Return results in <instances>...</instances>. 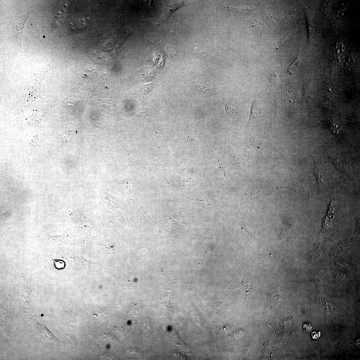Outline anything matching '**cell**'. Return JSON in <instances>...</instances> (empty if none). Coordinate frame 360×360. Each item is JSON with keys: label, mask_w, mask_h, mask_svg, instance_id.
I'll list each match as a JSON object with an SVG mask.
<instances>
[{"label": "cell", "mask_w": 360, "mask_h": 360, "mask_svg": "<svg viewBox=\"0 0 360 360\" xmlns=\"http://www.w3.org/2000/svg\"><path fill=\"white\" fill-rule=\"evenodd\" d=\"M31 13L30 11L18 16L10 23V37L14 43L19 47L23 41L26 23Z\"/></svg>", "instance_id": "6da1fadb"}, {"label": "cell", "mask_w": 360, "mask_h": 360, "mask_svg": "<svg viewBox=\"0 0 360 360\" xmlns=\"http://www.w3.org/2000/svg\"><path fill=\"white\" fill-rule=\"evenodd\" d=\"M79 321L77 314L71 313L66 314L62 322L66 335L71 338L75 346L77 343L75 332Z\"/></svg>", "instance_id": "7a4b0ae2"}, {"label": "cell", "mask_w": 360, "mask_h": 360, "mask_svg": "<svg viewBox=\"0 0 360 360\" xmlns=\"http://www.w3.org/2000/svg\"><path fill=\"white\" fill-rule=\"evenodd\" d=\"M337 208V203L335 199L332 200L329 206L327 215L323 222V227L326 229L330 228L333 226L332 220L335 217Z\"/></svg>", "instance_id": "3957f363"}, {"label": "cell", "mask_w": 360, "mask_h": 360, "mask_svg": "<svg viewBox=\"0 0 360 360\" xmlns=\"http://www.w3.org/2000/svg\"><path fill=\"white\" fill-rule=\"evenodd\" d=\"M37 328L38 331L39 332V334L41 335V337L47 341L50 342L51 343H60L61 342H63L62 341H60L58 339H57L55 337L52 332L48 330L46 326L44 325H43L38 323L37 322Z\"/></svg>", "instance_id": "277c9868"}, {"label": "cell", "mask_w": 360, "mask_h": 360, "mask_svg": "<svg viewBox=\"0 0 360 360\" xmlns=\"http://www.w3.org/2000/svg\"><path fill=\"white\" fill-rule=\"evenodd\" d=\"M102 196L104 201L112 208H116L120 205L121 202L120 199L112 197L104 191L102 192Z\"/></svg>", "instance_id": "5b68a950"}, {"label": "cell", "mask_w": 360, "mask_h": 360, "mask_svg": "<svg viewBox=\"0 0 360 360\" xmlns=\"http://www.w3.org/2000/svg\"><path fill=\"white\" fill-rule=\"evenodd\" d=\"M253 282H254V280H253L252 276L246 274L242 282L239 285H238L237 287H238L240 286L243 287L246 294L248 292L251 291L250 290L252 288Z\"/></svg>", "instance_id": "8992f818"}, {"label": "cell", "mask_w": 360, "mask_h": 360, "mask_svg": "<svg viewBox=\"0 0 360 360\" xmlns=\"http://www.w3.org/2000/svg\"><path fill=\"white\" fill-rule=\"evenodd\" d=\"M189 83H190V86L192 89L199 93H203L210 88H213L198 84L194 81H190Z\"/></svg>", "instance_id": "52a82bcc"}, {"label": "cell", "mask_w": 360, "mask_h": 360, "mask_svg": "<svg viewBox=\"0 0 360 360\" xmlns=\"http://www.w3.org/2000/svg\"><path fill=\"white\" fill-rule=\"evenodd\" d=\"M261 114V111L258 108V105L255 100L252 103L249 120L251 121L253 118H258Z\"/></svg>", "instance_id": "ba28073f"}, {"label": "cell", "mask_w": 360, "mask_h": 360, "mask_svg": "<svg viewBox=\"0 0 360 360\" xmlns=\"http://www.w3.org/2000/svg\"><path fill=\"white\" fill-rule=\"evenodd\" d=\"M286 96L290 102H299L301 100L300 94L297 91L289 90Z\"/></svg>", "instance_id": "9c48e42d"}, {"label": "cell", "mask_w": 360, "mask_h": 360, "mask_svg": "<svg viewBox=\"0 0 360 360\" xmlns=\"http://www.w3.org/2000/svg\"><path fill=\"white\" fill-rule=\"evenodd\" d=\"M105 153L107 166L108 168H111L114 169L115 166V163L110 152L108 149L106 148L105 149Z\"/></svg>", "instance_id": "30bf717a"}, {"label": "cell", "mask_w": 360, "mask_h": 360, "mask_svg": "<svg viewBox=\"0 0 360 360\" xmlns=\"http://www.w3.org/2000/svg\"><path fill=\"white\" fill-rule=\"evenodd\" d=\"M300 62L299 59L298 57H297L293 63L288 68V71L290 74H292L295 70L297 68L299 65Z\"/></svg>", "instance_id": "8fae6325"}, {"label": "cell", "mask_w": 360, "mask_h": 360, "mask_svg": "<svg viewBox=\"0 0 360 360\" xmlns=\"http://www.w3.org/2000/svg\"><path fill=\"white\" fill-rule=\"evenodd\" d=\"M314 174L318 180L319 184L321 185L322 183L323 176L320 175V170L318 167H316L314 169Z\"/></svg>", "instance_id": "7c38bea8"}, {"label": "cell", "mask_w": 360, "mask_h": 360, "mask_svg": "<svg viewBox=\"0 0 360 360\" xmlns=\"http://www.w3.org/2000/svg\"><path fill=\"white\" fill-rule=\"evenodd\" d=\"M332 160H333L335 166L337 167V168L342 171L344 172L345 171L344 168L340 162L337 159H332Z\"/></svg>", "instance_id": "4fadbf2b"}, {"label": "cell", "mask_w": 360, "mask_h": 360, "mask_svg": "<svg viewBox=\"0 0 360 360\" xmlns=\"http://www.w3.org/2000/svg\"><path fill=\"white\" fill-rule=\"evenodd\" d=\"M331 130H332V132L334 133L335 134H338V132H339L340 128L338 127L336 124L333 123V122L331 123Z\"/></svg>", "instance_id": "5bb4252c"}, {"label": "cell", "mask_w": 360, "mask_h": 360, "mask_svg": "<svg viewBox=\"0 0 360 360\" xmlns=\"http://www.w3.org/2000/svg\"><path fill=\"white\" fill-rule=\"evenodd\" d=\"M229 326H223L219 329V332L221 334H225L230 331Z\"/></svg>", "instance_id": "9a60e30c"}, {"label": "cell", "mask_w": 360, "mask_h": 360, "mask_svg": "<svg viewBox=\"0 0 360 360\" xmlns=\"http://www.w3.org/2000/svg\"><path fill=\"white\" fill-rule=\"evenodd\" d=\"M149 331H150V329H149L148 323L147 321L145 322L143 327V332L145 334H149Z\"/></svg>", "instance_id": "2e32d148"}, {"label": "cell", "mask_w": 360, "mask_h": 360, "mask_svg": "<svg viewBox=\"0 0 360 360\" xmlns=\"http://www.w3.org/2000/svg\"><path fill=\"white\" fill-rule=\"evenodd\" d=\"M225 109L230 114H231L235 111L236 109V106H226Z\"/></svg>", "instance_id": "e0dca14e"}, {"label": "cell", "mask_w": 360, "mask_h": 360, "mask_svg": "<svg viewBox=\"0 0 360 360\" xmlns=\"http://www.w3.org/2000/svg\"><path fill=\"white\" fill-rule=\"evenodd\" d=\"M270 80L271 82H275L277 80H278V78L277 76L274 74H271L269 77Z\"/></svg>", "instance_id": "ac0fdd59"}, {"label": "cell", "mask_w": 360, "mask_h": 360, "mask_svg": "<svg viewBox=\"0 0 360 360\" xmlns=\"http://www.w3.org/2000/svg\"><path fill=\"white\" fill-rule=\"evenodd\" d=\"M244 334V331L243 330H241L238 331L234 332L233 334V336L236 337H239L242 336Z\"/></svg>", "instance_id": "d6986e66"}, {"label": "cell", "mask_w": 360, "mask_h": 360, "mask_svg": "<svg viewBox=\"0 0 360 360\" xmlns=\"http://www.w3.org/2000/svg\"><path fill=\"white\" fill-rule=\"evenodd\" d=\"M161 304L163 306L166 307L167 309H169L171 307V304L170 302L163 301L162 302Z\"/></svg>", "instance_id": "ffe728a7"}]
</instances>
